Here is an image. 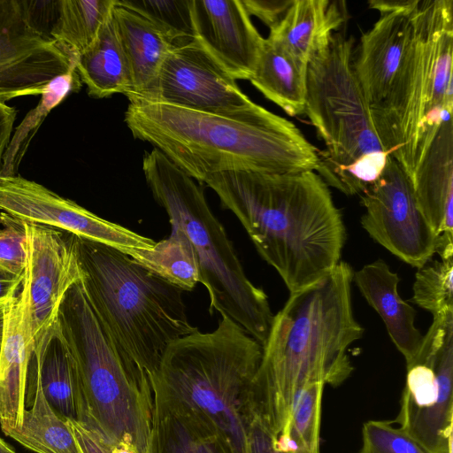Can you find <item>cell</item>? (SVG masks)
Returning <instances> with one entry per match:
<instances>
[{
  "mask_svg": "<svg viewBox=\"0 0 453 453\" xmlns=\"http://www.w3.org/2000/svg\"><path fill=\"white\" fill-rule=\"evenodd\" d=\"M75 69L91 97L106 98L115 94L127 96L132 93L130 70L112 15L96 43L77 58Z\"/></svg>",
  "mask_w": 453,
  "mask_h": 453,
  "instance_id": "27",
  "label": "cell"
},
{
  "mask_svg": "<svg viewBox=\"0 0 453 453\" xmlns=\"http://www.w3.org/2000/svg\"><path fill=\"white\" fill-rule=\"evenodd\" d=\"M263 347L222 315L209 333L196 329L169 344L150 377L154 394L205 419L233 453H249L251 388Z\"/></svg>",
  "mask_w": 453,
  "mask_h": 453,
  "instance_id": "4",
  "label": "cell"
},
{
  "mask_svg": "<svg viewBox=\"0 0 453 453\" xmlns=\"http://www.w3.org/2000/svg\"><path fill=\"white\" fill-rule=\"evenodd\" d=\"M81 81L75 70L61 74L49 82L37 106L27 112L21 123L13 130L3 157L0 176L18 174L19 165L28 146L48 114L72 92H77Z\"/></svg>",
  "mask_w": 453,
  "mask_h": 453,
  "instance_id": "30",
  "label": "cell"
},
{
  "mask_svg": "<svg viewBox=\"0 0 453 453\" xmlns=\"http://www.w3.org/2000/svg\"><path fill=\"white\" fill-rule=\"evenodd\" d=\"M32 345L25 299L20 292L7 303L5 332L0 354V424L4 433L22 423Z\"/></svg>",
  "mask_w": 453,
  "mask_h": 453,
  "instance_id": "21",
  "label": "cell"
},
{
  "mask_svg": "<svg viewBox=\"0 0 453 453\" xmlns=\"http://www.w3.org/2000/svg\"><path fill=\"white\" fill-rule=\"evenodd\" d=\"M406 366L399 427L427 453H452L453 311L433 317L417 357Z\"/></svg>",
  "mask_w": 453,
  "mask_h": 453,
  "instance_id": "10",
  "label": "cell"
},
{
  "mask_svg": "<svg viewBox=\"0 0 453 453\" xmlns=\"http://www.w3.org/2000/svg\"><path fill=\"white\" fill-rule=\"evenodd\" d=\"M114 5L115 0L57 1L56 18L49 34L76 62L96 43Z\"/></svg>",
  "mask_w": 453,
  "mask_h": 453,
  "instance_id": "28",
  "label": "cell"
},
{
  "mask_svg": "<svg viewBox=\"0 0 453 453\" xmlns=\"http://www.w3.org/2000/svg\"><path fill=\"white\" fill-rule=\"evenodd\" d=\"M153 403L149 453H233L203 418L154 393Z\"/></svg>",
  "mask_w": 453,
  "mask_h": 453,
  "instance_id": "24",
  "label": "cell"
},
{
  "mask_svg": "<svg viewBox=\"0 0 453 453\" xmlns=\"http://www.w3.org/2000/svg\"><path fill=\"white\" fill-rule=\"evenodd\" d=\"M294 0H242L250 15L262 20L269 29L280 23Z\"/></svg>",
  "mask_w": 453,
  "mask_h": 453,
  "instance_id": "36",
  "label": "cell"
},
{
  "mask_svg": "<svg viewBox=\"0 0 453 453\" xmlns=\"http://www.w3.org/2000/svg\"><path fill=\"white\" fill-rule=\"evenodd\" d=\"M323 383L304 386L296 395L289 417L274 437L281 453H319Z\"/></svg>",
  "mask_w": 453,
  "mask_h": 453,
  "instance_id": "31",
  "label": "cell"
},
{
  "mask_svg": "<svg viewBox=\"0 0 453 453\" xmlns=\"http://www.w3.org/2000/svg\"><path fill=\"white\" fill-rule=\"evenodd\" d=\"M124 121L190 177L203 183L227 171H317L319 150L291 121L257 104L234 114L128 100Z\"/></svg>",
  "mask_w": 453,
  "mask_h": 453,
  "instance_id": "3",
  "label": "cell"
},
{
  "mask_svg": "<svg viewBox=\"0 0 453 453\" xmlns=\"http://www.w3.org/2000/svg\"><path fill=\"white\" fill-rule=\"evenodd\" d=\"M415 198L437 236L441 260L453 258V127L443 122L411 180Z\"/></svg>",
  "mask_w": 453,
  "mask_h": 453,
  "instance_id": "18",
  "label": "cell"
},
{
  "mask_svg": "<svg viewBox=\"0 0 453 453\" xmlns=\"http://www.w3.org/2000/svg\"><path fill=\"white\" fill-rule=\"evenodd\" d=\"M17 110L0 99V172L5 150L14 130Z\"/></svg>",
  "mask_w": 453,
  "mask_h": 453,
  "instance_id": "39",
  "label": "cell"
},
{
  "mask_svg": "<svg viewBox=\"0 0 453 453\" xmlns=\"http://www.w3.org/2000/svg\"><path fill=\"white\" fill-rule=\"evenodd\" d=\"M171 226L169 237L151 249H131L126 255L180 290L191 291L200 282L198 259L186 234L177 226Z\"/></svg>",
  "mask_w": 453,
  "mask_h": 453,
  "instance_id": "29",
  "label": "cell"
},
{
  "mask_svg": "<svg viewBox=\"0 0 453 453\" xmlns=\"http://www.w3.org/2000/svg\"><path fill=\"white\" fill-rule=\"evenodd\" d=\"M12 299V298H11ZM7 301H0V354L5 332Z\"/></svg>",
  "mask_w": 453,
  "mask_h": 453,
  "instance_id": "42",
  "label": "cell"
},
{
  "mask_svg": "<svg viewBox=\"0 0 453 453\" xmlns=\"http://www.w3.org/2000/svg\"><path fill=\"white\" fill-rule=\"evenodd\" d=\"M353 39L335 32L307 68L304 113L326 150L316 173L345 195H360L382 173L383 149L371 110L355 75Z\"/></svg>",
  "mask_w": 453,
  "mask_h": 453,
  "instance_id": "9",
  "label": "cell"
},
{
  "mask_svg": "<svg viewBox=\"0 0 453 453\" xmlns=\"http://www.w3.org/2000/svg\"><path fill=\"white\" fill-rule=\"evenodd\" d=\"M131 99L222 114L255 104L197 38L175 43L152 84Z\"/></svg>",
  "mask_w": 453,
  "mask_h": 453,
  "instance_id": "13",
  "label": "cell"
},
{
  "mask_svg": "<svg viewBox=\"0 0 453 453\" xmlns=\"http://www.w3.org/2000/svg\"><path fill=\"white\" fill-rule=\"evenodd\" d=\"M112 19L130 70L133 90L145 92L155 81L175 40L139 13L115 0Z\"/></svg>",
  "mask_w": 453,
  "mask_h": 453,
  "instance_id": "23",
  "label": "cell"
},
{
  "mask_svg": "<svg viewBox=\"0 0 453 453\" xmlns=\"http://www.w3.org/2000/svg\"><path fill=\"white\" fill-rule=\"evenodd\" d=\"M111 453H140L130 442L120 441L111 445Z\"/></svg>",
  "mask_w": 453,
  "mask_h": 453,
  "instance_id": "41",
  "label": "cell"
},
{
  "mask_svg": "<svg viewBox=\"0 0 453 453\" xmlns=\"http://www.w3.org/2000/svg\"><path fill=\"white\" fill-rule=\"evenodd\" d=\"M411 302L433 317L453 311V258L435 260L418 269Z\"/></svg>",
  "mask_w": 453,
  "mask_h": 453,
  "instance_id": "33",
  "label": "cell"
},
{
  "mask_svg": "<svg viewBox=\"0 0 453 453\" xmlns=\"http://www.w3.org/2000/svg\"><path fill=\"white\" fill-rule=\"evenodd\" d=\"M23 277L15 276L0 270V301L10 300L16 296L18 289L22 285Z\"/></svg>",
  "mask_w": 453,
  "mask_h": 453,
  "instance_id": "40",
  "label": "cell"
},
{
  "mask_svg": "<svg viewBox=\"0 0 453 453\" xmlns=\"http://www.w3.org/2000/svg\"><path fill=\"white\" fill-rule=\"evenodd\" d=\"M352 281L383 320L406 365L411 364L421 348L423 336L415 326L416 311L398 293V274L378 259L353 272Z\"/></svg>",
  "mask_w": 453,
  "mask_h": 453,
  "instance_id": "20",
  "label": "cell"
},
{
  "mask_svg": "<svg viewBox=\"0 0 453 453\" xmlns=\"http://www.w3.org/2000/svg\"><path fill=\"white\" fill-rule=\"evenodd\" d=\"M67 235L99 322L150 378L169 344L197 329L188 320L183 291L118 250Z\"/></svg>",
  "mask_w": 453,
  "mask_h": 453,
  "instance_id": "6",
  "label": "cell"
},
{
  "mask_svg": "<svg viewBox=\"0 0 453 453\" xmlns=\"http://www.w3.org/2000/svg\"><path fill=\"white\" fill-rule=\"evenodd\" d=\"M149 19L177 42L196 38L192 0H116Z\"/></svg>",
  "mask_w": 453,
  "mask_h": 453,
  "instance_id": "32",
  "label": "cell"
},
{
  "mask_svg": "<svg viewBox=\"0 0 453 453\" xmlns=\"http://www.w3.org/2000/svg\"><path fill=\"white\" fill-rule=\"evenodd\" d=\"M34 1L0 0V99L41 95L75 60L42 28Z\"/></svg>",
  "mask_w": 453,
  "mask_h": 453,
  "instance_id": "11",
  "label": "cell"
},
{
  "mask_svg": "<svg viewBox=\"0 0 453 453\" xmlns=\"http://www.w3.org/2000/svg\"><path fill=\"white\" fill-rule=\"evenodd\" d=\"M26 407L19 426L4 434L36 453H80L68 424L51 408L36 376L27 374Z\"/></svg>",
  "mask_w": 453,
  "mask_h": 453,
  "instance_id": "26",
  "label": "cell"
},
{
  "mask_svg": "<svg viewBox=\"0 0 453 453\" xmlns=\"http://www.w3.org/2000/svg\"><path fill=\"white\" fill-rule=\"evenodd\" d=\"M27 263L26 232L23 223L0 229V270L23 277Z\"/></svg>",
  "mask_w": 453,
  "mask_h": 453,
  "instance_id": "35",
  "label": "cell"
},
{
  "mask_svg": "<svg viewBox=\"0 0 453 453\" xmlns=\"http://www.w3.org/2000/svg\"><path fill=\"white\" fill-rule=\"evenodd\" d=\"M359 453H427L400 427L386 421L371 420L362 428Z\"/></svg>",
  "mask_w": 453,
  "mask_h": 453,
  "instance_id": "34",
  "label": "cell"
},
{
  "mask_svg": "<svg viewBox=\"0 0 453 453\" xmlns=\"http://www.w3.org/2000/svg\"><path fill=\"white\" fill-rule=\"evenodd\" d=\"M57 321L74 357L87 426L110 444L149 453L153 391L148 374L99 322L81 281L66 293Z\"/></svg>",
  "mask_w": 453,
  "mask_h": 453,
  "instance_id": "7",
  "label": "cell"
},
{
  "mask_svg": "<svg viewBox=\"0 0 453 453\" xmlns=\"http://www.w3.org/2000/svg\"><path fill=\"white\" fill-rule=\"evenodd\" d=\"M0 211L15 220L50 226L125 254L131 249H151L156 243L19 174L0 176Z\"/></svg>",
  "mask_w": 453,
  "mask_h": 453,
  "instance_id": "14",
  "label": "cell"
},
{
  "mask_svg": "<svg viewBox=\"0 0 453 453\" xmlns=\"http://www.w3.org/2000/svg\"><path fill=\"white\" fill-rule=\"evenodd\" d=\"M67 421L80 453H111V445L98 432L80 421Z\"/></svg>",
  "mask_w": 453,
  "mask_h": 453,
  "instance_id": "37",
  "label": "cell"
},
{
  "mask_svg": "<svg viewBox=\"0 0 453 453\" xmlns=\"http://www.w3.org/2000/svg\"><path fill=\"white\" fill-rule=\"evenodd\" d=\"M27 370L38 379L57 414L65 419L85 422L76 363L57 320L33 342Z\"/></svg>",
  "mask_w": 453,
  "mask_h": 453,
  "instance_id": "19",
  "label": "cell"
},
{
  "mask_svg": "<svg viewBox=\"0 0 453 453\" xmlns=\"http://www.w3.org/2000/svg\"><path fill=\"white\" fill-rule=\"evenodd\" d=\"M22 223L27 263L20 292L34 342L57 320L66 293L81 280L82 274L67 233L42 225Z\"/></svg>",
  "mask_w": 453,
  "mask_h": 453,
  "instance_id": "15",
  "label": "cell"
},
{
  "mask_svg": "<svg viewBox=\"0 0 453 453\" xmlns=\"http://www.w3.org/2000/svg\"><path fill=\"white\" fill-rule=\"evenodd\" d=\"M196 38L234 80L251 78L265 38L242 0H192Z\"/></svg>",
  "mask_w": 453,
  "mask_h": 453,
  "instance_id": "17",
  "label": "cell"
},
{
  "mask_svg": "<svg viewBox=\"0 0 453 453\" xmlns=\"http://www.w3.org/2000/svg\"><path fill=\"white\" fill-rule=\"evenodd\" d=\"M249 453H281L274 437L262 421L254 415L248 432Z\"/></svg>",
  "mask_w": 453,
  "mask_h": 453,
  "instance_id": "38",
  "label": "cell"
},
{
  "mask_svg": "<svg viewBox=\"0 0 453 453\" xmlns=\"http://www.w3.org/2000/svg\"><path fill=\"white\" fill-rule=\"evenodd\" d=\"M359 196L365 209L362 227L375 242L418 269L430 262L437 236L418 205L410 178L391 156Z\"/></svg>",
  "mask_w": 453,
  "mask_h": 453,
  "instance_id": "12",
  "label": "cell"
},
{
  "mask_svg": "<svg viewBox=\"0 0 453 453\" xmlns=\"http://www.w3.org/2000/svg\"><path fill=\"white\" fill-rule=\"evenodd\" d=\"M453 1L418 0L412 34L384 101L371 110L379 140L411 180L451 119Z\"/></svg>",
  "mask_w": 453,
  "mask_h": 453,
  "instance_id": "5",
  "label": "cell"
},
{
  "mask_svg": "<svg viewBox=\"0 0 453 453\" xmlns=\"http://www.w3.org/2000/svg\"><path fill=\"white\" fill-rule=\"evenodd\" d=\"M308 65L265 38L256 69L250 79L265 97L289 116L304 113Z\"/></svg>",
  "mask_w": 453,
  "mask_h": 453,
  "instance_id": "25",
  "label": "cell"
},
{
  "mask_svg": "<svg viewBox=\"0 0 453 453\" xmlns=\"http://www.w3.org/2000/svg\"><path fill=\"white\" fill-rule=\"evenodd\" d=\"M0 453H16V451L0 438Z\"/></svg>",
  "mask_w": 453,
  "mask_h": 453,
  "instance_id": "43",
  "label": "cell"
},
{
  "mask_svg": "<svg viewBox=\"0 0 453 453\" xmlns=\"http://www.w3.org/2000/svg\"><path fill=\"white\" fill-rule=\"evenodd\" d=\"M346 17L342 1L294 0L267 38L308 65L341 30Z\"/></svg>",
  "mask_w": 453,
  "mask_h": 453,
  "instance_id": "22",
  "label": "cell"
},
{
  "mask_svg": "<svg viewBox=\"0 0 453 453\" xmlns=\"http://www.w3.org/2000/svg\"><path fill=\"white\" fill-rule=\"evenodd\" d=\"M352 278L350 265L340 261L316 283L291 293L273 316L251 388L253 413L273 437L304 386H338L353 371L347 349L364 328L353 314Z\"/></svg>",
  "mask_w": 453,
  "mask_h": 453,
  "instance_id": "2",
  "label": "cell"
},
{
  "mask_svg": "<svg viewBox=\"0 0 453 453\" xmlns=\"http://www.w3.org/2000/svg\"><path fill=\"white\" fill-rule=\"evenodd\" d=\"M142 172L156 202L190 241L210 312L239 324L262 346L273 320L268 297L246 276L225 227L211 211L203 188L157 149L145 152Z\"/></svg>",
  "mask_w": 453,
  "mask_h": 453,
  "instance_id": "8",
  "label": "cell"
},
{
  "mask_svg": "<svg viewBox=\"0 0 453 453\" xmlns=\"http://www.w3.org/2000/svg\"><path fill=\"white\" fill-rule=\"evenodd\" d=\"M418 0H371L378 20L361 36L352 66L370 109L387 97L409 44Z\"/></svg>",
  "mask_w": 453,
  "mask_h": 453,
  "instance_id": "16",
  "label": "cell"
},
{
  "mask_svg": "<svg viewBox=\"0 0 453 453\" xmlns=\"http://www.w3.org/2000/svg\"><path fill=\"white\" fill-rule=\"evenodd\" d=\"M203 184L236 216L290 294L316 283L341 261L342 216L315 171H227L209 175Z\"/></svg>",
  "mask_w": 453,
  "mask_h": 453,
  "instance_id": "1",
  "label": "cell"
}]
</instances>
